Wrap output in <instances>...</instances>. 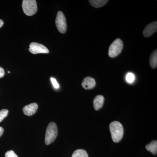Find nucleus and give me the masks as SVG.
I'll list each match as a JSON object with an SVG mask.
<instances>
[{"instance_id": "10", "label": "nucleus", "mask_w": 157, "mask_h": 157, "mask_svg": "<svg viewBox=\"0 0 157 157\" xmlns=\"http://www.w3.org/2000/svg\"><path fill=\"white\" fill-rule=\"evenodd\" d=\"M104 98L102 95L96 96L94 100V106L95 110L101 109L104 104Z\"/></svg>"}, {"instance_id": "2", "label": "nucleus", "mask_w": 157, "mask_h": 157, "mask_svg": "<svg viewBox=\"0 0 157 157\" xmlns=\"http://www.w3.org/2000/svg\"><path fill=\"white\" fill-rule=\"evenodd\" d=\"M58 135V128L55 123L52 122L48 124L46 130L45 136V144L49 145L53 142Z\"/></svg>"}, {"instance_id": "4", "label": "nucleus", "mask_w": 157, "mask_h": 157, "mask_svg": "<svg viewBox=\"0 0 157 157\" xmlns=\"http://www.w3.org/2000/svg\"><path fill=\"white\" fill-rule=\"evenodd\" d=\"M123 42L120 39H115L109 46L108 55L110 58H114L118 56L123 48Z\"/></svg>"}, {"instance_id": "14", "label": "nucleus", "mask_w": 157, "mask_h": 157, "mask_svg": "<svg viewBox=\"0 0 157 157\" xmlns=\"http://www.w3.org/2000/svg\"><path fill=\"white\" fill-rule=\"evenodd\" d=\"M72 157H88V155L84 150L78 149L73 152Z\"/></svg>"}, {"instance_id": "8", "label": "nucleus", "mask_w": 157, "mask_h": 157, "mask_svg": "<svg viewBox=\"0 0 157 157\" xmlns=\"http://www.w3.org/2000/svg\"><path fill=\"white\" fill-rule=\"evenodd\" d=\"M38 108V105L36 103H32L25 106L23 108V111L26 115L32 116L36 112Z\"/></svg>"}, {"instance_id": "3", "label": "nucleus", "mask_w": 157, "mask_h": 157, "mask_svg": "<svg viewBox=\"0 0 157 157\" xmlns=\"http://www.w3.org/2000/svg\"><path fill=\"white\" fill-rule=\"evenodd\" d=\"M22 7L23 11L27 16H33L36 13L37 3L35 0H23Z\"/></svg>"}, {"instance_id": "6", "label": "nucleus", "mask_w": 157, "mask_h": 157, "mask_svg": "<svg viewBox=\"0 0 157 157\" xmlns=\"http://www.w3.org/2000/svg\"><path fill=\"white\" fill-rule=\"evenodd\" d=\"M29 51L33 54L49 53V50L45 46L37 42H32L30 44Z\"/></svg>"}, {"instance_id": "18", "label": "nucleus", "mask_w": 157, "mask_h": 157, "mask_svg": "<svg viewBox=\"0 0 157 157\" xmlns=\"http://www.w3.org/2000/svg\"><path fill=\"white\" fill-rule=\"evenodd\" d=\"M51 81L52 82V85H53V86L54 87L55 89H58L59 87V84L58 83L57 81H56V79L55 78H52V77H51L50 78Z\"/></svg>"}, {"instance_id": "21", "label": "nucleus", "mask_w": 157, "mask_h": 157, "mask_svg": "<svg viewBox=\"0 0 157 157\" xmlns=\"http://www.w3.org/2000/svg\"><path fill=\"white\" fill-rule=\"evenodd\" d=\"M3 25H4V21L2 19H0V28L3 26Z\"/></svg>"}, {"instance_id": "19", "label": "nucleus", "mask_w": 157, "mask_h": 157, "mask_svg": "<svg viewBox=\"0 0 157 157\" xmlns=\"http://www.w3.org/2000/svg\"><path fill=\"white\" fill-rule=\"evenodd\" d=\"M5 70L2 68L0 67V78H2L5 76Z\"/></svg>"}, {"instance_id": "13", "label": "nucleus", "mask_w": 157, "mask_h": 157, "mask_svg": "<svg viewBox=\"0 0 157 157\" xmlns=\"http://www.w3.org/2000/svg\"><path fill=\"white\" fill-rule=\"evenodd\" d=\"M89 2L93 7L98 8L103 7L108 2L107 0H90Z\"/></svg>"}, {"instance_id": "9", "label": "nucleus", "mask_w": 157, "mask_h": 157, "mask_svg": "<svg viewBox=\"0 0 157 157\" xmlns=\"http://www.w3.org/2000/svg\"><path fill=\"white\" fill-rule=\"evenodd\" d=\"M82 86L85 89H92L95 86V80L94 78L89 76L86 77L82 82Z\"/></svg>"}, {"instance_id": "5", "label": "nucleus", "mask_w": 157, "mask_h": 157, "mask_svg": "<svg viewBox=\"0 0 157 157\" xmlns=\"http://www.w3.org/2000/svg\"><path fill=\"white\" fill-rule=\"evenodd\" d=\"M56 25L59 33L64 34L67 31V24L66 18L63 12L59 11L56 19Z\"/></svg>"}, {"instance_id": "22", "label": "nucleus", "mask_w": 157, "mask_h": 157, "mask_svg": "<svg viewBox=\"0 0 157 157\" xmlns=\"http://www.w3.org/2000/svg\"><path fill=\"white\" fill-rule=\"evenodd\" d=\"M8 73H10V72H9V71H8Z\"/></svg>"}, {"instance_id": "20", "label": "nucleus", "mask_w": 157, "mask_h": 157, "mask_svg": "<svg viewBox=\"0 0 157 157\" xmlns=\"http://www.w3.org/2000/svg\"><path fill=\"white\" fill-rule=\"evenodd\" d=\"M4 133V129L2 127H0V137L2 136Z\"/></svg>"}, {"instance_id": "11", "label": "nucleus", "mask_w": 157, "mask_h": 157, "mask_svg": "<svg viewBox=\"0 0 157 157\" xmlns=\"http://www.w3.org/2000/svg\"><path fill=\"white\" fill-rule=\"evenodd\" d=\"M149 63L151 67L155 69L157 67V50L156 49L152 52L150 57Z\"/></svg>"}, {"instance_id": "15", "label": "nucleus", "mask_w": 157, "mask_h": 157, "mask_svg": "<svg viewBox=\"0 0 157 157\" xmlns=\"http://www.w3.org/2000/svg\"><path fill=\"white\" fill-rule=\"evenodd\" d=\"M8 113L9 110L8 109H3L0 110V122L8 116Z\"/></svg>"}, {"instance_id": "16", "label": "nucleus", "mask_w": 157, "mask_h": 157, "mask_svg": "<svg viewBox=\"0 0 157 157\" xmlns=\"http://www.w3.org/2000/svg\"><path fill=\"white\" fill-rule=\"evenodd\" d=\"M126 79L128 83H132L135 79V75L133 73H128L127 74Z\"/></svg>"}, {"instance_id": "1", "label": "nucleus", "mask_w": 157, "mask_h": 157, "mask_svg": "<svg viewBox=\"0 0 157 157\" xmlns=\"http://www.w3.org/2000/svg\"><path fill=\"white\" fill-rule=\"evenodd\" d=\"M109 130L113 142H119L124 135V128L122 125L117 121L112 122L109 124Z\"/></svg>"}, {"instance_id": "12", "label": "nucleus", "mask_w": 157, "mask_h": 157, "mask_svg": "<svg viewBox=\"0 0 157 157\" xmlns=\"http://www.w3.org/2000/svg\"><path fill=\"white\" fill-rule=\"evenodd\" d=\"M146 148L153 154L155 155L157 153V141L156 140H153L151 143L146 145Z\"/></svg>"}, {"instance_id": "7", "label": "nucleus", "mask_w": 157, "mask_h": 157, "mask_svg": "<svg viewBox=\"0 0 157 157\" xmlns=\"http://www.w3.org/2000/svg\"><path fill=\"white\" fill-rule=\"evenodd\" d=\"M157 30V22L156 21L149 24L146 26L143 32L144 36L149 37L152 35Z\"/></svg>"}, {"instance_id": "17", "label": "nucleus", "mask_w": 157, "mask_h": 157, "mask_svg": "<svg viewBox=\"0 0 157 157\" xmlns=\"http://www.w3.org/2000/svg\"><path fill=\"white\" fill-rule=\"evenodd\" d=\"M6 157H18L17 155L13 151L10 150L7 151L5 154Z\"/></svg>"}]
</instances>
